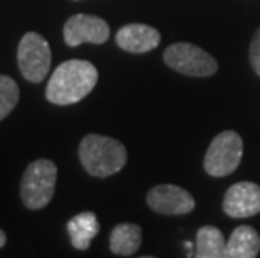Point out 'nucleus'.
I'll return each mask as SVG.
<instances>
[{"label":"nucleus","instance_id":"obj_6","mask_svg":"<svg viewBox=\"0 0 260 258\" xmlns=\"http://www.w3.org/2000/svg\"><path fill=\"white\" fill-rule=\"evenodd\" d=\"M51 47L37 32H27L20 39L17 62L22 76L30 82H41L47 78L51 69Z\"/></svg>","mask_w":260,"mask_h":258},{"label":"nucleus","instance_id":"obj_1","mask_svg":"<svg viewBox=\"0 0 260 258\" xmlns=\"http://www.w3.org/2000/svg\"><path fill=\"white\" fill-rule=\"evenodd\" d=\"M98 84V69L81 59L66 60L54 70L46 87L49 102L69 106L82 101Z\"/></svg>","mask_w":260,"mask_h":258},{"label":"nucleus","instance_id":"obj_4","mask_svg":"<svg viewBox=\"0 0 260 258\" xmlns=\"http://www.w3.org/2000/svg\"><path fill=\"white\" fill-rule=\"evenodd\" d=\"M243 141L235 131H223L217 134L205 155V171L210 176H226L234 173L242 161Z\"/></svg>","mask_w":260,"mask_h":258},{"label":"nucleus","instance_id":"obj_11","mask_svg":"<svg viewBox=\"0 0 260 258\" xmlns=\"http://www.w3.org/2000/svg\"><path fill=\"white\" fill-rule=\"evenodd\" d=\"M260 251V237L252 227L235 228L226 240V258H255Z\"/></svg>","mask_w":260,"mask_h":258},{"label":"nucleus","instance_id":"obj_13","mask_svg":"<svg viewBox=\"0 0 260 258\" xmlns=\"http://www.w3.org/2000/svg\"><path fill=\"white\" fill-rule=\"evenodd\" d=\"M141 245V228L135 223L116 225L109 237V246L114 255L131 256L140 250Z\"/></svg>","mask_w":260,"mask_h":258},{"label":"nucleus","instance_id":"obj_12","mask_svg":"<svg viewBox=\"0 0 260 258\" xmlns=\"http://www.w3.org/2000/svg\"><path fill=\"white\" fill-rule=\"evenodd\" d=\"M68 232L71 237V243L76 250H87L91 241L99 233L98 216L92 211H84L76 215L68 223Z\"/></svg>","mask_w":260,"mask_h":258},{"label":"nucleus","instance_id":"obj_8","mask_svg":"<svg viewBox=\"0 0 260 258\" xmlns=\"http://www.w3.org/2000/svg\"><path fill=\"white\" fill-rule=\"evenodd\" d=\"M148 206L161 215H186L195 208V200L186 190L175 185H158L148 191Z\"/></svg>","mask_w":260,"mask_h":258},{"label":"nucleus","instance_id":"obj_9","mask_svg":"<svg viewBox=\"0 0 260 258\" xmlns=\"http://www.w3.org/2000/svg\"><path fill=\"white\" fill-rule=\"evenodd\" d=\"M223 211L232 218H248L260 213V186L252 181L230 186L223 198Z\"/></svg>","mask_w":260,"mask_h":258},{"label":"nucleus","instance_id":"obj_10","mask_svg":"<svg viewBox=\"0 0 260 258\" xmlns=\"http://www.w3.org/2000/svg\"><path fill=\"white\" fill-rule=\"evenodd\" d=\"M161 35L154 27L146 24H129L121 27L116 34V44L126 52L145 54L159 46Z\"/></svg>","mask_w":260,"mask_h":258},{"label":"nucleus","instance_id":"obj_5","mask_svg":"<svg viewBox=\"0 0 260 258\" xmlns=\"http://www.w3.org/2000/svg\"><path fill=\"white\" fill-rule=\"evenodd\" d=\"M168 67L191 78H208L218 70V64L207 51L193 44L178 42L170 46L163 54Z\"/></svg>","mask_w":260,"mask_h":258},{"label":"nucleus","instance_id":"obj_2","mask_svg":"<svg viewBox=\"0 0 260 258\" xmlns=\"http://www.w3.org/2000/svg\"><path fill=\"white\" fill-rule=\"evenodd\" d=\"M79 159L82 168L91 176L106 178L124 168L128 153L118 139L101 134H87L79 144Z\"/></svg>","mask_w":260,"mask_h":258},{"label":"nucleus","instance_id":"obj_17","mask_svg":"<svg viewBox=\"0 0 260 258\" xmlns=\"http://www.w3.org/2000/svg\"><path fill=\"white\" fill-rule=\"evenodd\" d=\"M5 243H7V237H5V233L0 230V248H2Z\"/></svg>","mask_w":260,"mask_h":258},{"label":"nucleus","instance_id":"obj_15","mask_svg":"<svg viewBox=\"0 0 260 258\" xmlns=\"http://www.w3.org/2000/svg\"><path fill=\"white\" fill-rule=\"evenodd\" d=\"M19 86L12 78L0 74V121L7 118L19 102Z\"/></svg>","mask_w":260,"mask_h":258},{"label":"nucleus","instance_id":"obj_14","mask_svg":"<svg viewBox=\"0 0 260 258\" xmlns=\"http://www.w3.org/2000/svg\"><path fill=\"white\" fill-rule=\"evenodd\" d=\"M197 258H226V240L215 227H202L197 233Z\"/></svg>","mask_w":260,"mask_h":258},{"label":"nucleus","instance_id":"obj_16","mask_svg":"<svg viewBox=\"0 0 260 258\" xmlns=\"http://www.w3.org/2000/svg\"><path fill=\"white\" fill-rule=\"evenodd\" d=\"M248 56H250V64L253 70L257 72V76H260V27L257 29L255 35H253V39L250 42V52H248Z\"/></svg>","mask_w":260,"mask_h":258},{"label":"nucleus","instance_id":"obj_7","mask_svg":"<svg viewBox=\"0 0 260 258\" xmlns=\"http://www.w3.org/2000/svg\"><path fill=\"white\" fill-rule=\"evenodd\" d=\"M109 39L108 22L98 15L77 14L64 24V42L69 47L81 44H104Z\"/></svg>","mask_w":260,"mask_h":258},{"label":"nucleus","instance_id":"obj_3","mask_svg":"<svg viewBox=\"0 0 260 258\" xmlns=\"http://www.w3.org/2000/svg\"><path fill=\"white\" fill-rule=\"evenodd\" d=\"M57 181V166L51 159H37L27 166L20 181V196L29 210H42L51 203Z\"/></svg>","mask_w":260,"mask_h":258}]
</instances>
